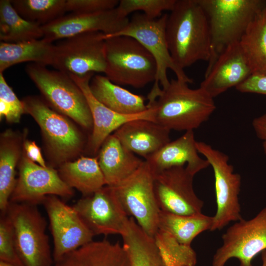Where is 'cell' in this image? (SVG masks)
Returning a JSON list of instances; mask_svg holds the SVG:
<instances>
[{
  "instance_id": "cell-7",
  "label": "cell",
  "mask_w": 266,
  "mask_h": 266,
  "mask_svg": "<svg viewBox=\"0 0 266 266\" xmlns=\"http://www.w3.org/2000/svg\"><path fill=\"white\" fill-rule=\"evenodd\" d=\"M105 76L113 83L141 88L154 82L157 64L137 40L126 35L105 38Z\"/></svg>"
},
{
  "instance_id": "cell-32",
  "label": "cell",
  "mask_w": 266,
  "mask_h": 266,
  "mask_svg": "<svg viewBox=\"0 0 266 266\" xmlns=\"http://www.w3.org/2000/svg\"><path fill=\"white\" fill-rule=\"evenodd\" d=\"M11 2L23 18L41 26L66 13V0H11Z\"/></svg>"
},
{
  "instance_id": "cell-40",
  "label": "cell",
  "mask_w": 266,
  "mask_h": 266,
  "mask_svg": "<svg viewBox=\"0 0 266 266\" xmlns=\"http://www.w3.org/2000/svg\"><path fill=\"white\" fill-rule=\"evenodd\" d=\"M252 126L257 137L263 141H266V112L254 118Z\"/></svg>"
},
{
  "instance_id": "cell-9",
  "label": "cell",
  "mask_w": 266,
  "mask_h": 266,
  "mask_svg": "<svg viewBox=\"0 0 266 266\" xmlns=\"http://www.w3.org/2000/svg\"><path fill=\"white\" fill-rule=\"evenodd\" d=\"M154 173L144 160L127 179L112 187L126 213L142 230L153 238L159 230L160 209L154 189Z\"/></svg>"
},
{
  "instance_id": "cell-4",
  "label": "cell",
  "mask_w": 266,
  "mask_h": 266,
  "mask_svg": "<svg viewBox=\"0 0 266 266\" xmlns=\"http://www.w3.org/2000/svg\"><path fill=\"white\" fill-rule=\"evenodd\" d=\"M25 113L38 125L48 157L58 167L73 161L83 151V134L70 118L50 107L41 97L29 96L22 100Z\"/></svg>"
},
{
  "instance_id": "cell-36",
  "label": "cell",
  "mask_w": 266,
  "mask_h": 266,
  "mask_svg": "<svg viewBox=\"0 0 266 266\" xmlns=\"http://www.w3.org/2000/svg\"><path fill=\"white\" fill-rule=\"evenodd\" d=\"M0 261L15 266H24L17 252L12 227L5 214L0 218Z\"/></svg>"
},
{
  "instance_id": "cell-41",
  "label": "cell",
  "mask_w": 266,
  "mask_h": 266,
  "mask_svg": "<svg viewBox=\"0 0 266 266\" xmlns=\"http://www.w3.org/2000/svg\"><path fill=\"white\" fill-rule=\"evenodd\" d=\"M261 256L263 262L262 266H266V250L262 252Z\"/></svg>"
},
{
  "instance_id": "cell-6",
  "label": "cell",
  "mask_w": 266,
  "mask_h": 266,
  "mask_svg": "<svg viewBox=\"0 0 266 266\" xmlns=\"http://www.w3.org/2000/svg\"><path fill=\"white\" fill-rule=\"evenodd\" d=\"M25 70L50 107L84 129L92 130L93 119L86 98L68 74L35 63L28 64Z\"/></svg>"
},
{
  "instance_id": "cell-31",
  "label": "cell",
  "mask_w": 266,
  "mask_h": 266,
  "mask_svg": "<svg viewBox=\"0 0 266 266\" xmlns=\"http://www.w3.org/2000/svg\"><path fill=\"white\" fill-rule=\"evenodd\" d=\"M239 42L252 73L266 72V9L251 23Z\"/></svg>"
},
{
  "instance_id": "cell-29",
  "label": "cell",
  "mask_w": 266,
  "mask_h": 266,
  "mask_svg": "<svg viewBox=\"0 0 266 266\" xmlns=\"http://www.w3.org/2000/svg\"><path fill=\"white\" fill-rule=\"evenodd\" d=\"M123 246L130 256L132 266H166L155 245L133 218L122 235Z\"/></svg>"
},
{
  "instance_id": "cell-1",
  "label": "cell",
  "mask_w": 266,
  "mask_h": 266,
  "mask_svg": "<svg viewBox=\"0 0 266 266\" xmlns=\"http://www.w3.org/2000/svg\"><path fill=\"white\" fill-rule=\"evenodd\" d=\"M166 34L170 55L182 69L200 61H209L211 42L209 23L197 0H176L168 15Z\"/></svg>"
},
{
  "instance_id": "cell-10",
  "label": "cell",
  "mask_w": 266,
  "mask_h": 266,
  "mask_svg": "<svg viewBox=\"0 0 266 266\" xmlns=\"http://www.w3.org/2000/svg\"><path fill=\"white\" fill-rule=\"evenodd\" d=\"M196 146L213 170L217 210L210 231L220 230L242 219L238 200L241 176L234 172L227 155L204 142L197 141Z\"/></svg>"
},
{
  "instance_id": "cell-14",
  "label": "cell",
  "mask_w": 266,
  "mask_h": 266,
  "mask_svg": "<svg viewBox=\"0 0 266 266\" xmlns=\"http://www.w3.org/2000/svg\"><path fill=\"white\" fill-rule=\"evenodd\" d=\"M19 175L10 202L42 204L48 196L69 198L72 188L61 178L52 167H42L29 159L24 153L18 164Z\"/></svg>"
},
{
  "instance_id": "cell-23",
  "label": "cell",
  "mask_w": 266,
  "mask_h": 266,
  "mask_svg": "<svg viewBox=\"0 0 266 266\" xmlns=\"http://www.w3.org/2000/svg\"><path fill=\"white\" fill-rule=\"evenodd\" d=\"M98 163L106 184L115 187L134 173L144 161L126 148L112 134L101 146Z\"/></svg>"
},
{
  "instance_id": "cell-42",
  "label": "cell",
  "mask_w": 266,
  "mask_h": 266,
  "mask_svg": "<svg viewBox=\"0 0 266 266\" xmlns=\"http://www.w3.org/2000/svg\"><path fill=\"white\" fill-rule=\"evenodd\" d=\"M0 266H15L0 261Z\"/></svg>"
},
{
  "instance_id": "cell-18",
  "label": "cell",
  "mask_w": 266,
  "mask_h": 266,
  "mask_svg": "<svg viewBox=\"0 0 266 266\" xmlns=\"http://www.w3.org/2000/svg\"><path fill=\"white\" fill-rule=\"evenodd\" d=\"M82 90L86 98L93 119L92 133L87 149L91 154H96L106 138L123 124L130 121L145 119L154 121L152 106L144 112L136 115H123L108 108L98 101L90 89V82L94 73L83 76L69 75Z\"/></svg>"
},
{
  "instance_id": "cell-34",
  "label": "cell",
  "mask_w": 266,
  "mask_h": 266,
  "mask_svg": "<svg viewBox=\"0 0 266 266\" xmlns=\"http://www.w3.org/2000/svg\"><path fill=\"white\" fill-rule=\"evenodd\" d=\"M176 0H121L117 10L120 16L128 17L132 12L141 11L150 19H157L161 16L163 11H171Z\"/></svg>"
},
{
  "instance_id": "cell-38",
  "label": "cell",
  "mask_w": 266,
  "mask_h": 266,
  "mask_svg": "<svg viewBox=\"0 0 266 266\" xmlns=\"http://www.w3.org/2000/svg\"><path fill=\"white\" fill-rule=\"evenodd\" d=\"M235 89L241 93L266 95V72L252 73Z\"/></svg>"
},
{
  "instance_id": "cell-5",
  "label": "cell",
  "mask_w": 266,
  "mask_h": 266,
  "mask_svg": "<svg viewBox=\"0 0 266 266\" xmlns=\"http://www.w3.org/2000/svg\"><path fill=\"white\" fill-rule=\"evenodd\" d=\"M168 14H165L157 19H150L143 13L134 14L128 25L118 33L104 38L117 36H131L140 43L152 55L157 64V71L154 85L148 95V103L151 105L156 100L162 89L169 85L170 80L167 70L171 69L176 79L188 83L193 81L173 61L168 50L166 34Z\"/></svg>"
},
{
  "instance_id": "cell-43",
  "label": "cell",
  "mask_w": 266,
  "mask_h": 266,
  "mask_svg": "<svg viewBox=\"0 0 266 266\" xmlns=\"http://www.w3.org/2000/svg\"><path fill=\"white\" fill-rule=\"evenodd\" d=\"M263 147L264 152L266 156V141H263Z\"/></svg>"
},
{
  "instance_id": "cell-28",
  "label": "cell",
  "mask_w": 266,
  "mask_h": 266,
  "mask_svg": "<svg viewBox=\"0 0 266 266\" xmlns=\"http://www.w3.org/2000/svg\"><path fill=\"white\" fill-rule=\"evenodd\" d=\"M42 26L23 18L11 0H0V41L17 43L42 38Z\"/></svg>"
},
{
  "instance_id": "cell-33",
  "label": "cell",
  "mask_w": 266,
  "mask_h": 266,
  "mask_svg": "<svg viewBox=\"0 0 266 266\" xmlns=\"http://www.w3.org/2000/svg\"><path fill=\"white\" fill-rule=\"evenodd\" d=\"M155 245L166 266H195L197 258L191 245L180 243L168 233L159 229L153 237Z\"/></svg>"
},
{
  "instance_id": "cell-27",
  "label": "cell",
  "mask_w": 266,
  "mask_h": 266,
  "mask_svg": "<svg viewBox=\"0 0 266 266\" xmlns=\"http://www.w3.org/2000/svg\"><path fill=\"white\" fill-rule=\"evenodd\" d=\"M58 171L68 186L78 190L84 197L91 195L106 185L98 156H82L66 162L59 166Z\"/></svg>"
},
{
  "instance_id": "cell-2",
  "label": "cell",
  "mask_w": 266,
  "mask_h": 266,
  "mask_svg": "<svg viewBox=\"0 0 266 266\" xmlns=\"http://www.w3.org/2000/svg\"><path fill=\"white\" fill-rule=\"evenodd\" d=\"M171 79L151 106L154 122L169 130L194 131L206 121L216 109L214 99L201 87ZM150 106V107H151Z\"/></svg>"
},
{
  "instance_id": "cell-8",
  "label": "cell",
  "mask_w": 266,
  "mask_h": 266,
  "mask_svg": "<svg viewBox=\"0 0 266 266\" xmlns=\"http://www.w3.org/2000/svg\"><path fill=\"white\" fill-rule=\"evenodd\" d=\"M4 214L24 266H52L54 260L45 232L47 222L37 205L10 202Z\"/></svg>"
},
{
  "instance_id": "cell-13",
  "label": "cell",
  "mask_w": 266,
  "mask_h": 266,
  "mask_svg": "<svg viewBox=\"0 0 266 266\" xmlns=\"http://www.w3.org/2000/svg\"><path fill=\"white\" fill-rule=\"evenodd\" d=\"M52 234L56 262L66 254L91 242L95 236L73 206L56 196H48L43 200Z\"/></svg>"
},
{
  "instance_id": "cell-11",
  "label": "cell",
  "mask_w": 266,
  "mask_h": 266,
  "mask_svg": "<svg viewBox=\"0 0 266 266\" xmlns=\"http://www.w3.org/2000/svg\"><path fill=\"white\" fill-rule=\"evenodd\" d=\"M55 46L52 66L56 70L76 76L105 73L106 63L103 33H80L62 39Z\"/></svg>"
},
{
  "instance_id": "cell-30",
  "label": "cell",
  "mask_w": 266,
  "mask_h": 266,
  "mask_svg": "<svg viewBox=\"0 0 266 266\" xmlns=\"http://www.w3.org/2000/svg\"><path fill=\"white\" fill-rule=\"evenodd\" d=\"M213 217L202 213L181 215L160 210L159 229L172 235L180 243L191 245L194 239L204 231L210 230Z\"/></svg>"
},
{
  "instance_id": "cell-17",
  "label": "cell",
  "mask_w": 266,
  "mask_h": 266,
  "mask_svg": "<svg viewBox=\"0 0 266 266\" xmlns=\"http://www.w3.org/2000/svg\"><path fill=\"white\" fill-rule=\"evenodd\" d=\"M115 8L94 13H70L42 26L43 39L49 42L88 32H101L105 35L116 33L129 23Z\"/></svg>"
},
{
  "instance_id": "cell-24",
  "label": "cell",
  "mask_w": 266,
  "mask_h": 266,
  "mask_svg": "<svg viewBox=\"0 0 266 266\" xmlns=\"http://www.w3.org/2000/svg\"><path fill=\"white\" fill-rule=\"evenodd\" d=\"M89 86L91 93L98 101L119 114L136 115L149 108L145 103V97L113 83L106 76H93Z\"/></svg>"
},
{
  "instance_id": "cell-22",
  "label": "cell",
  "mask_w": 266,
  "mask_h": 266,
  "mask_svg": "<svg viewBox=\"0 0 266 266\" xmlns=\"http://www.w3.org/2000/svg\"><path fill=\"white\" fill-rule=\"evenodd\" d=\"M54 266H132L123 245L107 240L92 241L55 262Z\"/></svg>"
},
{
  "instance_id": "cell-25",
  "label": "cell",
  "mask_w": 266,
  "mask_h": 266,
  "mask_svg": "<svg viewBox=\"0 0 266 266\" xmlns=\"http://www.w3.org/2000/svg\"><path fill=\"white\" fill-rule=\"evenodd\" d=\"M24 135L8 129L0 137V209L4 214L16 184L15 169L23 152Z\"/></svg>"
},
{
  "instance_id": "cell-19",
  "label": "cell",
  "mask_w": 266,
  "mask_h": 266,
  "mask_svg": "<svg viewBox=\"0 0 266 266\" xmlns=\"http://www.w3.org/2000/svg\"><path fill=\"white\" fill-rule=\"evenodd\" d=\"M252 71L240 42L229 46L206 69L200 87L213 99L247 79Z\"/></svg>"
},
{
  "instance_id": "cell-3",
  "label": "cell",
  "mask_w": 266,
  "mask_h": 266,
  "mask_svg": "<svg viewBox=\"0 0 266 266\" xmlns=\"http://www.w3.org/2000/svg\"><path fill=\"white\" fill-rule=\"evenodd\" d=\"M207 18L211 54L206 69L230 45L240 42L255 18L266 9V0H197Z\"/></svg>"
},
{
  "instance_id": "cell-21",
  "label": "cell",
  "mask_w": 266,
  "mask_h": 266,
  "mask_svg": "<svg viewBox=\"0 0 266 266\" xmlns=\"http://www.w3.org/2000/svg\"><path fill=\"white\" fill-rule=\"evenodd\" d=\"M170 132L154 121L137 119L125 123L113 134L126 148L145 160L170 141Z\"/></svg>"
},
{
  "instance_id": "cell-15",
  "label": "cell",
  "mask_w": 266,
  "mask_h": 266,
  "mask_svg": "<svg viewBox=\"0 0 266 266\" xmlns=\"http://www.w3.org/2000/svg\"><path fill=\"white\" fill-rule=\"evenodd\" d=\"M194 176L186 166L154 174V193L161 211L181 215L201 213L203 202L195 192Z\"/></svg>"
},
{
  "instance_id": "cell-16",
  "label": "cell",
  "mask_w": 266,
  "mask_h": 266,
  "mask_svg": "<svg viewBox=\"0 0 266 266\" xmlns=\"http://www.w3.org/2000/svg\"><path fill=\"white\" fill-rule=\"evenodd\" d=\"M72 206L95 235L126 232L130 218L112 187L106 185Z\"/></svg>"
},
{
  "instance_id": "cell-39",
  "label": "cell",
  "mask_w": 266,
  "mask_h": 266,
  "mask_svg": "<svg viewBox=\"0 0 266 266\" xmlns=\"http://www.w3.org/2000/svg\"><path fill=\"white\" fill-rule=\"evenodd\" d=\"M23 151L32 162L42 167L48 166L43 157L40 148L34 141L26 139L25 137L23 143Z\"/></svg>"
},
{
  "instance_id": "cell-26",
  "label": "cell",
  "mask_w": 266,
  "mask_h": 266,
  "mask_svg": "<svg viewBox=\"0 0 266 266\" xmlns=\"http://www.w3.org/2000/svg\"><path fill=\"white\" fill-rule=\"evenodd\" d=\"M55 46L43 38L17 43L0 42V73L12 66L32 62L52 66Z\"/></svg>"
},
{
  "instance_id": "cell-37",
  "label": "cell",
  "mask_w": 266,
  "mask_h": 266,
  "mask_svg": "<svg viewBox=\"0 0 266 266\" xmlns=\"http://www.w3.org/2000/svg\"><path fill=\"white\" fill-rule=\"evenodd\" d=\"M118 0H66V12L94 13L115 8Z\"/></svg>"
},
{
  "instance_id": "cell-35",
  "label": "cell",
  "mask_w": 266,
  "mask_h": 266,
  "mask_svg": "<svg viewBox=\"0 0 266 266\" xmlns=\"http://www.w3.org/2000/svg\"><path fill=\"white\" fill-rule=\"evenodd\" d=\"M25 113L23 102L19 100L6 81L3 73H0V118L4 117L7 122H19L22 115Z\"/></svg>"
},
{
  "instance_id": "cell-20",
  "label": "cell",
  "mask_w": 266,
  "mask_h": 266,
  "mask_svg": "<svg viewBox=\"0 0 266 266\" xmlns=\"http://www.w3.org/2000/svg\"><path fill=\"white\" fill-rule=\"evenodd\" d=\"M196 143L194 131H186L145 160L149 164L154 174L186 165L187 170L195 175L210 166L205 159L199 156Z\"/></svg>"
},
{
  "instance_id": "cell-12",
  "label": "cell",
  "mask_w": 266,
  "mask_h": 266,
  "mask_svg": "<svg viewBox=\"0 0 266 266\" xmlns=\"http://www.w3.org/2000/svg\"><path fill=\"white\" fill-rule=\"evenodd\" d=\"M222 245L213 256L212 266H225L236 258L239 266H253V259L266 250V206L254 217L241 219L222 235Z\"/></svg>"
}]
</instances>
